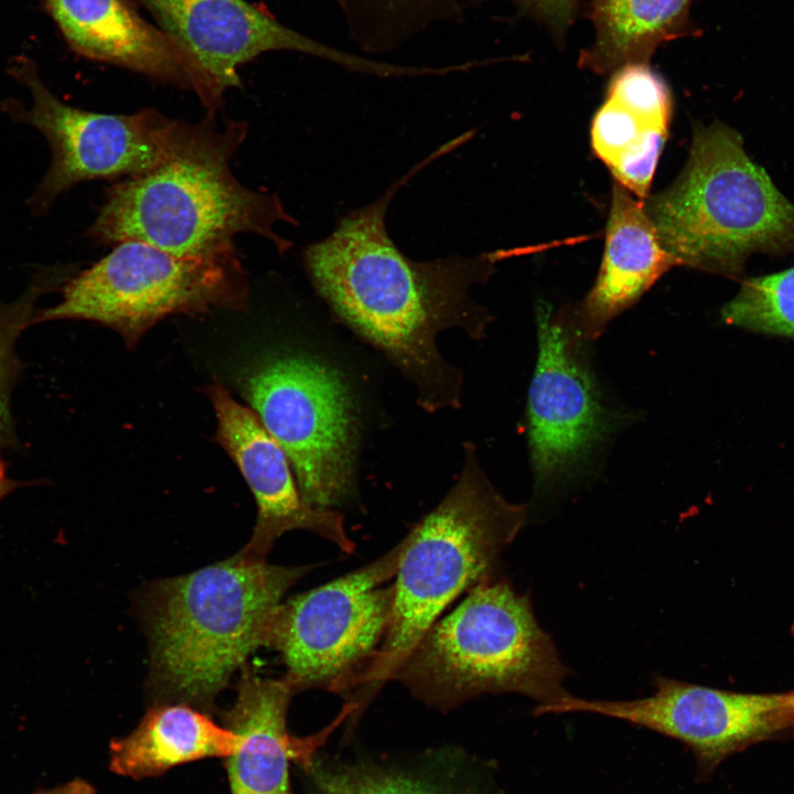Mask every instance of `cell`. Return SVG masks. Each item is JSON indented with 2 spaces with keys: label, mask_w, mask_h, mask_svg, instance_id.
Returning a JSON list of instances; mask_svg holds the SVG:
<instances>
[{
  "label": "cell",
  "mask_w": 794,
  "mask_h": 794,
  "mask_svg": "<svg viewBox=\"0 0 794 794\" xmlns=\"http://www.w3.org/2000/svg\"><path fill=\"white\" fill-rule=\"evenodd\" d=\"M249 286L237 253L178 256L140 240H125L63 286L61 300L36 312L34 323L85 320L116 331L129 350L174 314L248 309Z\"/></svg>",
  "instance_id": "ba28073f"
},
{
  "label": "cell",
  "mask_w": 794,
  "mask_h": 794,
  "mask_svg": "<svg viewBox=\"0 0 794 794\" xmlns=\"http://www.w3.org/2000/svg\"><path fill=\"white\" fill-rule=\"evenodd\" d=\"M793 632H794V627H793Z\"/></svg>",
  "instance_id": "4dcf8cb0"
},
{
  "label": "cell",
  "mask_w": 794,
  "mask_h": 794,
  "mask_svg": "<svg viewBox=\"0 0 794 794\" xmlns=\"http://www.w3.org/2000/svg\"><path fill=\"white\" fill-rule=\"evenodd\" d=\"M644 205L679 266L733 277L754 253L794 248V205L725 124L695 129L683 171Z\"/></svg>",
  "instance_id": "8992f818"
},
{
  "label": "cell",
  "mask_w": 794,
  "mask_h": 794,
  "mask_svg": "<svg viewBox=\"0 0 794 794\" xmlns=\"http://www.w3.org/2000/svg\"><path fill=\"white\" fill-rule=\"evenodd\" d=\"M674 266L678 262L662 246L644 201L615 183L598 277L583 300L569 308L582 337L597 340Z\"/></svg>",
  "instance_id": "e0dca14e"
},
{
  "label": "cell",
  "mask_w": 794,
  "mask_h": 794,
  "mask_svg": "<svg viewBox=\"0 0 794 794\" xmlns=\"http://www.w3.org/2000/svg\"><path fill=\"white\" fill-rule=\"evenodd\" d=\"M34 794H96L95 788L83 779H74L50 790H41Z\"/></svg>",
  "instance_id": "83f0119b"
},
{
  "label": "cell",
  "mask_w": 794,
  "mask_h": 794,
  "mask_svg": "<svg viewBox=\"0 0 794 794\" xmlns=\"http://www.w3.org/2000/svg\"><path fill=\"white\" fill-rule=\"evenodd\" d=\"M721 314L731 325L794 337V267L745 280Z\"/></svg>",
  "instance_id": "7402d4cb"
},
{
  "label": "cell",
  "mask_w": 794,
  "mask_h": 794,
  "mask_svg": "<svg viewBox=\"0 0 794 794\" xmlns=\"http://www.w3.org/2000/svg\"><path fill=\"white\" fill-rule=\"evenodd\" d=\"M305 772L313 794H452L417 779L369 766H326L313 759Z\"/></svg>",
  "instance_id": "603a6c76"
},
{
  "label": "cell",
  "mask_w": 794,
  "mask_h": 794,
  "mask_svg": "<svg viewBox=\"0 0 794 794\" xmlns=\"http://www.w3.org/2000/svg\"><path fill=\"white\" fill-rule=\"evenodd\" d=\"M538 352L528 389L527 434L535 490L548 494L580 480L622 425L590 361V343L569 307L536 310Z\"/></svg>",
  "instance_id": "8fae6325"
},
{
  "label": "cell",
  "mask_w": 794,
  "mask_h": 794,
  "mask_svg": "<svg viewBox=\"0 0 794 794\" xmlns=\"http://www.w3.org/2000/svg\"><path fill=\"white\" fill-rule=\"evenodd\" d=\"M667 132L648 130L608 167L616 183L642 201L650 196L651 183Z\"/></svg>",
  "instance_id": "484cf974"
},
{
  "label": "cell",
  "mask_w": 794,
  "mask_h": 794,
  "mask_svg": "<svg viewBox=\"0 0 794 794\" xmlns=\"http://www.w3.org/2000/svg\"><path fill=\"white\" fill-rule=\"evenodd\" d=\"M567 674L528 594L492 576L430 626L389 682L447 711L483 694L514 693L550 705L568 695Z\"/></svg>",
  "instance_id": "5b68a950"
},
{
  "label": "cell",
  "mask_w": 794,
  "mask_h": 794,
  "mask_svg": "<svg viewBox=\"0 0 794 794\" xmlns=\"http://www.w3.org/2000/svg\"><path fill=\"white\" fill-rule=\"evenodd\" d=\"M406 545L331 582L281 602L270 618L266 645L279 653L297 693L358 687L391 615L394 583Z\"/></svg>",
  "instance_id": "9c48e42d"
},
{
  "label": "cell",
  "mask_w": 794,
  "mask_h": 794,
  "mask_svg": "<svg viewBox=\"0 0 794 794\" xmlns=\"http://www.w3.org/2000/svg\"><path fill=\"white\" fill-rule=\"evenodd\" d=\"M73 265L46 267L39 271L28 290L17 300L0 305V442L13 441L10 395L20 372L15 343L20 333L34 324L35 302L46 291L65 283L75 272Z\"/></svg>",
  "instance_id": "44dd1931"
},
{
  "label": "cell",
  "mask_w": 794,
  "mask_h": 794,
  "mask_svg": "<svg viewBox=\"0 0 794 794\" xmlns=\"http://www.w3.org/2000/svg\"><path fill=\"white\" fill-rule=\"evenodd\" d=\"M350 37L365 52L398 49L428 28L460 23L461 0H335Z\"/></svg>",
  "instance_id": "ffe728a7"
},
{
  "label": "cell",
  "mask_w": 794,
  "mask_h": 794,
  "mask_svg": "<svg viewBox=\"0 0 794 794\" xmlns=\"http://www.w3.org/2000/svg\"><path fill=\"white\" fill-rule=\"evenodd\" d=\"M652 129L664 130L645 122L619 104L605 99L592 119L591 146L598 158L610 167Z\"/></svg>",
  "instance_id": "d4e9b609"
},
{
  "label": "cell",
  "mask_w": 794,
  "mask_h": 794,
  "mask_svg": "<svg viewBox=\"0 0 794 794\" xmlns=\"http://www.w3.org/2000/svg\"><path fill=\"white\" fill-rule=\"evenodd\" d=\"M447 154L434 150L376 201L340 219L303 251L307 275L333 316L383 354L416 388L418 405L434 412L461 405L462 373L446 361L438 335L458 329L485 335L489 311L470 296L485 282L498 256H451L416 261L394 244L385 226L390 200L411 176Z\"/></svg>",
  "instance_id": "6da1fadb"
},
{
  "label": "cell",
  "mask_w": 794,
  "mask_h": 794,
  "mask_svg": "<svg viewBox=\"0 0 794 794\" xmlns=\"http://www.w3.org/2000/svg\"><path fill=\"white\" fill-rule=\"evenodd\" d=\"M605 99L656 128L668 130L672 94L666 82L648 64H630L612 73Z\"/></svg>",
  "instance_id": "cb8c5ba5"
},
{
  "label": "cell",
  "mask_w": 794,
  "mask_h": 794,
  "mask_svg": "<svg viewBox=\"0 0 794 794\" xmlns=\"http://www.w3.org/2000/svg\"><path fill=\"white\" fill-rule=\"evenodd\" d=\"M236 690L232 708L223 716L224 726L240 737L236 751L225 759L230 794H292L291 763L307 771L315 750L356 709L346 704L325 729L299 738L287 728L297 690L285 676L265 678L245 665Z\"/></svg>",
  "instance_id": "9a60e30c"
},
{
  "label": "cell",
  "mask_w": 794,
  "mask_h": 794,
  "mask_svg": "<svg viewBox=\"0 0 794 794\" xmlns=\"http://www.w3.org/2000/svg\"><path fill=\"white\" fill-rule=\"evenodd\" d=\"M13 72L32 101L24 108L8 100L3 109L15 121L41 132L52 152L51 164L29 200L36 214L47 212L76 184L119 181L154 169L191 137L196 126L152 108L132 114L84 110L55 96L33 64L23 62Z\"/></svg>",
  "instance_id": "30bf717a"
},
{
  "label": "cell",
  "mask_w": 794,
  "mask_h": 794,
  "mask_svg": "<svg viewBox=\"0 0 794 794\" xmlns=\"http://www.w3.org/2000/svg\"><path fill=\"white\" fill-rule=\"evenodd\" d=\"M455 484L405 537L385 637L360 679L369 700L462 592L494 576L503 551L524 526L527 508L491 483L475 446L463 444Z\"/></svg>",
  "instance_id": "277c9868"
},
{
  "label": "cell",
  "mask_w": 794,
  "mask_h": 794,
  "mask_svg": "<svg viewBox=\"0 0 794 794\" xmlns=\"http://www.w3.org/2000/svg\"><path fill=\"white\" fill-rule=\"evenodd\" d=\"M133 0H44L71 49L163 85L192 90L203 104L205 86L193 57L139 13Z\"/></svg>",
  "instance_id": "2e32d148"
},
{
  "label": "cell",
  "mask_w": 794,
  "mask_h": 794,
  "mask_svg": "<svg viewBox=\"0 0 794 794\" xmlns=\"http://www.w3.org/2000/svg\"><path fill=\"white\" fill-rule=\"evenodd\" d=\"M313 568L270 565L238 551L148 584L138 609L154 702H185L211 713L233 674L266 645L270 618L286 592Z\"/></svg>",
  "instance_id": "3957f363"
},
{
  "label": "cell",
  "mask_w": 794,
  "mask_h": 794,
  "mask_svg": "<svg viewBox=\"0 0 794 794\" xmlns=\"http://www.w3.org/2000/svg\"><path fill=\"white\" fill-rule=\"evenodd\" d=\"M695 0H587L594 29L592 44L579 56L580 68L612 74L630 64H648L664 43L696 34Z\"/></svg>",
  "instance_id": "d6986e66"
},
{
  "label": "cell",
  "mask_w": 794,
  "mask_h": 794,
  "mask_svg": "<svg viewBox=\"0 0 794 794\" xmlns=\"http://www.w3.org/2000/svg\"><path fill=\"white\" fill-rule=\"evenodd\" d=\"M195 61L214 114L224 93L240 86L238 68L270 51H293L360 74L394 77L397 66L339 50L278 21L245 0H133Z\"/></svg>",
  "instance_id": "4fadbf2b"
},
{
  "label": "cell",
  "mask_w": 794,
  "mask_h": 794,
  "mask_svg": "<svg viewBox=\"0 0 794 794\" xmlns=\"http://www.w3.org/2000/svg\"><path fill=\"white\" fill-rule=\"evenodd\" d=\"M247 128L234 120L221 127L208 114L163 163L106 190L87 236L100 245L140 240L178 256L212 257L236 253L235 238L254 234L285 254L292 244L276 226L297 219L277 194L247 187L230 168Z\"/></svg>",
  "instance_id": "7a4b0ae2"
},
{
  "label": "cell",
  "mask_w": 794,
  "mask_h": 794,
  "mask_svg": "<svg viewBox=\"0 0 794 794\" xmlns=\"http://www.w3.org/2000/svg\"><path fill=\"white\" fill-rule=\"evenodd\" d=\"M784 694V700L786 704V707L794 719V689Z\"/></svg>",
  "instance_id": "f546056e"
},
{
  "label": "cell",
  "mask_w": 794,
  "mask_h": 794,
  "mask_svg": "<svg viewBox=\"0 0 794 794\" xmlns=\"http://www.w3.org/2000/svg\"><path fill=\"white\" fill-rule=\"evenodd\" d=\"M236 382L287 454L304 502L334 509L354 500L363 422L340 365L311 348L278 345L250 361Z\"/></svg>",
  "instance_id": "52a82bcc"
},
{
  "label": "cell",
  "mask_w": 794,
  "mask_h": 794,
  "mask_svg": "<svg viewBox=\"0 0 794 794\" xmlns=\"http://www.w3.org/2000/svg\"><path fill=\"white\" fill-rule=\"evenodd\" d=\"M206 394L217 420L216 441L237 465L257 504L251 537L239 551L266 560L281 535L304 529L346 554L353 552L355 544L346 533L343 515L304 502L287 454L257 415L239 404L222 382L214 380Z\"/></svg>",
  "instance_id": "5bb4252c"
},
{
  "label": "cell",
  "mask_w": 794,
  "mask_h": 794,
  "mask_svg": "<svg viewBox=\"0 0 794 794\" xmlns=\"http://www.w3.org/2000/svg\"><path fill=\"white\" fill-rule=\"evenodd\" d=\"M2 443L0 442V500L19 487V482L11 480L7 474V464L1 454Z\"/></svg>",
  "instance_id": "f1b7e54d"
},
{
  "label": "cell",
  "mask_w": 794,
  "mask_h": 794,
  "mask_svg": "<svg viewBox=\"0 0 794 794\" xmlns=\"http://www.w3.org/2000/svg\"><path fill=\"white\" fill-rule=\"evenodd\" d=\"M240 737L185 702H154L127 736L111 741L109 769L133 780L198 760L230 757Z\"/></svg>",
  "instance_id": "ac0fdd59"
},
{
  "label": "cell",
  "mask_w": 794,
  "mask_h": 794,
  "mask_svg": "<svg viewBox=\"0 0 794 794\" xmlns=\"http://www.w3.org/2000/svg\"><path fill=\"white\" fill-rule=\"evenodd\" d=\"M522 14L545 24L559 40H562L572 24L577 0H509Z\"/></svg>",
  "instance_id": "4316f807"
},
{
  "label": "cell",
  "mask_w": 794,
  "mask_h": 794,
  "mask_svg": "<svg viewBox=\"0 0 794 794\" xmlns=\"http://www.w3.org/2000/svg\"><path fill=\"white\" fill-rule=\"evenodd\" d=\"M652 695L588 700L570 695L537 706V716L590 712L626 721L682 742L706 780L730 755L794 730L783 694H744L656 676Z\"/></svg>",
  "instance_id": "7c38bea8"
}]
</instances>
